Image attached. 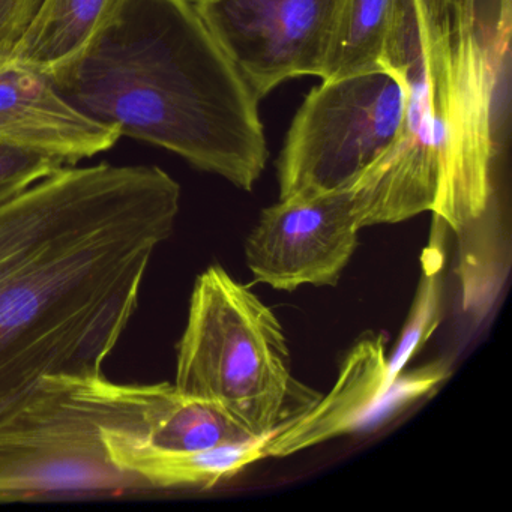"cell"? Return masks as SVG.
<instances>
[{
	"label": "cell",
	"instance_id": "obj_10",
	"mask_svg": "<svg viewBox=\"0 0 512 512\" xmlns=\"http://www.w3.org/2000/svg\"><path fill=\"white\" fill-rule=\"evenodd\" d=\"M118 128L77 109L37 65L0 61V143L61 158L74 166L109 151Z\"/></svg>",
	"mask_w": 512,
	"mask_h": 512
},
{
	"label": "cell",
	"instance_id": "obj_5",
	"mask_svg": "<svg viewBox=\"0 0 512 512\" xmlns=\"http://www.w3.org/2000/svg\"><path fill=\"white\" fill-rule=\"evenodd\" d=\"M112 386L104 374L47 379L0 419V503L148 491L107 451Z\"/></svg>",
	"mask_w": 512,
	"mask_h": 512
},
{
	"label": "cell",
	"instance_id": "obj_12",
	"mask_svg": "<svg viewBox=\"0 0 512 512\" xmlns=\"http://www.w3.org/2000/svg\"><path fill=\"white\" fill-rule=\"evenodd\" d=\"M121 4L122 0H47L11 58L53 70L80 52Z\"/></svg>",
	"mask_w": 512,
	"mask_h": 512
},
{
	"label": "cell",
	"instance_id": "obj_16",
	"mask_svg": "<svg viewBox=\"0 0 512 512\" xmlns=\"http://www.w3.org/2000/svg\"><path fill=\"white\" fill-rule=\"evenodd\" d=\"M47 0H0V61L13 56Z\"/></svg>",
	"mask_w": 512,
	"mask_h": 512
},
{
	"label": "cell",
	"instance_id": "obj_14",
	"mask_svg": "<svg viewBox=\"0 0 512 512\" xmlns=\"http://www.w3.org/2000/svg\"><path fill=\"white\" fill-rule=\"evenodd\" d=\"M424 274L406 325L398 338L394 352L388 356V383L394 386L403 368L413 355L424 346L440 322L442 311V245L425 251L422 257Z\"/></svg>",
	"mask_w": 512,
	"mask_h": 512
},
{
	"label": "cell",
	"instance_id": "obj_7",
	"mask_svg": "<svg viewBox=\"0 0 512 512\" xmlns=\"http://www.w3.org/2000/svg\"><path fill=\"white\" fill-rule=\"evenodd\" d=\"M260 101L283 83L325 71L341 0H193Z\"/></svg>",
	"mask_w": 512,
	"mask_h": 512
},
{
	"label": "cell",
	"instance_id": "obj_13",
	"mask_svg": "<svg viewBox=\"0 0 512 512\" xmlns=\"http://www.w3.org/2000/svg\"><path fill=\"white\" fill-rule=\"evenodd\" d=\"M395 0H341L322 79H341L382 68Z\"/></svg>",
	"mask_w": 512,
	"mask_h": 512
},
{
	"label": "cell",
	"instance_id": "obj_11",
	"mask_svg": "<svg viewBox=\"0 0 512 512\" xmlns=\"http://www.w3.org/2000/svg\"><path fill=\"white\" fill-rule=\"evenodd\" d=\"M110 457L148 490H209L263 460V439L202 451H160L104 430Z\"/></svg>",
	"mask_w": 512,
	"mask_h": 512
},
{
	"label": "cell",
	"instance_id": "obj_3",
	"mask_svg": "<svg viewBox=\"0 0 512 512\" xmlns=\"http://www.w3.org/2000/svg\"><path fill=\"white\" fill-rule=\"evenodd\" d=\"M434 118L448 149L449 193L494 190L508 149L512 0H409Z\"/></svg>",
	"mask_w": 512,
	"mask_h": 512
},
{
	"label": "cell",
	"instance_id": "obj_8",
	"mask_svg": "<svg viewBox=\"0 0 512 512\" xmlns=\"http://www.w3.org/2000/svg\"><path fill=\"white\" fill-rule=\"evenodd\" d=\"M361 229L353 187L293 194L263 209L245 260L253 277L272 289L335 286Z\"/></svg>",
	"mask_w": 512,
	"mask_h": 512
},
{
	"label": "cell",
	"instance_id": "obj_15",
	"mask_svg": "<svg viewBox=\"0 0 512 512\" xmlns=\"http://www.w3.org/2000/svg\"><path fill=\"white\" fill-rule=\"evenodd\" d=\"M65 166L53 155L0 143V205Z\"/></svg>",
	"mask_w": 512,
	"mask_h": 512
},
{
	"label": "cell",
	"instance_id": "obj_1",
	"mask_svg": "<svg viewBox=\"0 0 512 512\" xmlns=\"http://www.w3.org/2000/svg\"><path fill=\"white\" fill-rule=\"evenodd\" d=\"M181 187L157 166H65L0 205V419L44 380L103 374L172 236Z\"/></svg>",
	"mask_w": 512,
	"mask_h": 512
},
{
	"label": "cell",
	"instance_id": "obj_6",
	"mask_svg": "<svg viewBox=\"0 0 512 512\" xmlns=\"http://www.w3.org/2000/svg\"><path fill=\"white\" fill-rule=\"evenodd\" d=\"M406 94L386 68L320 80L299 107L280 158V199L353 187L400 139Z\"/></svg>",
	"mask_w": 512,
	"mask_h": 512
},
{
	"label": "cell",
	"instance_id": "obj_2",
	"mask_svg": "<svg viewBox=\"0 0 512 512\" xmlns=\"http://www.w3.org/2000/svg\"><path fill=\"white\" fill-rule=\"evenodd\" d=\"M77 107L251 191L268 163L259 98L193 0H122L73 58L47 71Z\"/></svg>",
	"mask_w": 512,
	"mask_h": 512
},
{
	"label": "cell",
	"instance_id": "obj_4",
	"mask_svg": "<svg viewBox=\"0 0 512 512\" xmlns=\"http://www.w3.org/2000/svg\"><path fill=\"white\" fill-rule=\"evenodd\" d=\"M175 386L256 439L319 397L293 379L286 335L274 311L218 265L194 284L176 349Z\"/></svg>",
	"mask_w": 512,
	"mask_h": 512
},
{
	"label": "cell",
	"instance_id": "obj_9",
	"mask_svg": "<svg viewBox=\"0 0 512 512\" xmlns=\"http://www.w3.org/2000/svg\"><path fill=\"white\" fill-rule=\"evenodd\" d=\"M446 376L442 364L388 383V355L382 337H367L347 353L335 385L287 418L263 439V455L284 458L352 433L386 410L430 391Z\"/></svg>",
	"mask_w": 512,
	"mask_h": 512
}]
</instances>
